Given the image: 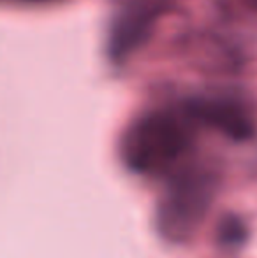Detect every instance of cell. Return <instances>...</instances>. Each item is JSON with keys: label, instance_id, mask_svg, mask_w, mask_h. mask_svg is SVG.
<instances>
[{"label": "cell", "instance_id": "cell-1", "mask_svg": "<svg viewBox=\"0 0 257 258\" xmlns=\"http://www.w3.org/2000/svg\"><path fill=\"white\" fill-rule=\"evenodd\" d=\"M215 191V177L206 170H187L175 177L157 206L159 234L171 242L189 241L204 221Z\"/></svg>", "mask_w": 257, "mask_h": 258}, {"label": "cell", "instance_id": "cell-2", "mask_svg": "<svg viewBox=\"0 0 257 258\" xmlns=\"http://www.w3.org/2000/svg\"><path fill=\"white\" fill-rule=\"evenodd\" d=\"M189 136L175 118L157 114L130 128L122 143V158L130 170L151 174L173 163L185 151Z\"/></svg>", "mask_w": 257, "mask_h": 258}, {"label": "cell", "instance_id": "cell-3", "mask_svg": "<svg viewBox=\"0 0 257 258\" xmlns=\"http://www.w3.org/2000/svg\"><path fill=\"white\" fill-rule=\"evenodd\" d=\"M247 237L245 223L234 214H226L217 227V241L224 248H240Z\"/></svg>", "mask_w": 257, "mask_h": 258}]
</instances>
